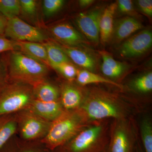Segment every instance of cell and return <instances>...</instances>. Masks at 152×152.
I'll list each match as a JSON object with an SVG mask.
<instances>
[{
    "instance_id": "cb8c5ba5",
    "label": "cell",
    "mask_w": 152,
    "mask_h": 152,
    "mask_svg": "<svg viewBox=\"0 0 152 152\" xmlns=\"http://www.w3.org/2000/svg\"><path fill=\"white\" fill-rule=\"evenodd\" d=\"M132 86L139 92L147 93L152 91V72H149L137 78L132 83Z\"/></svg>"
},
{
    "instance_id": "2e32d148",
    "label": "cell",
    "mask_w": 152,
    "mask_h": 152,
    "mask_svg": "<svg viewBox=\"0 0 152 152\" xmlns=\"http://www.w3.org/2000/svg\"><path fill=\"white\" fill-rule=\"evenodd\" d=\"M116 3L108 6L103 12L100 21V39L104 43L110 39L114 30V14L117 8Z\"/></svg>"
},
{
    "instance_id": "836d02e7",
    "label": "cell",
    "mask_w": 152,
    "mask_h": 152,
    "mask_svg": "<svg viewBox=\"0 0 152 152\" xmlns=\"http://www.w3.org/2000/svg\"><path fill=\"white\" fill-rule=\"evenodd\" d=\"M94 1L93 0H80L79 1V5L81 7H86L91 5Z\"/></svg>"
},
{
    "instance_id": "ffe728a7",
    "label": "cell",
    "mask_w": 152,
    "mask_h": 152,
    "mask_svg": "<svg viewBox=\"0 0 152 152\" xmlns=\"http://www.w3.org/2000/svg\"><path fill=\"white\" fill-rule=\"evenodd\" d=\"M76 79L78 83L82 86L91 84L105 83L115 86L121 89L123 88V86L116 82L86 69L78 70Z\"/></svg>"
},
{
    "instance_id": "52a82bcc",
    "label": "cell",
    "mask_w": 152,
    "mask_h": 152,
    "mask_svg": "<svg viewBox=\"0 0 152 152\" xmlns=\"http://www.w3.org/2000/svg\"><path fill=\"white\" fill-rule=\"evenodd\" d=\"M4 36L15 42H45L48 38L42 31L18 17L8 20Z\"/></svg>"
},
{
    "instance_id": "4316f807",
    "label": "cell",
    "mask_w": 152,
    "mask_h": 152,
    "mask_svg": "<svg viewBox=\"0 0 152 152\" xmlns=\"http://www.w3.org/2000/svg\"><path fill=\"white\" fill-rule=\"evenodd\" d=\"M64 2L63 0H44L42 4L44 15L49 17L56 13L62 8Z\"/></svg>"
},
{
    "instance_id": "8fae6325",
    "label": "cell",
    "mask_w": 152,
    "mask_h": 152,
    "mask_svg": "<svg viewBox=\"0 0 152 152\" xmlns=\"http://www.w3.org/2000/svg\"><path fill=\"white\" fill-rule=\"evenodd\" d=\"M29 106L32 113L47 121H54L65 112L58 101L44 102L36 99L33 100Z\"/></svg>"
},
{
    "instance_id": "5b68a950",
    "label": "cell",
    "mask_w": 152,
    "mask_h": 152,
    "mask_svg": "<svg viewBox=\"0 0 152 152\" xmlns=\"http://www.w3.org/2000/svg\"><path fill=\"white\" fill-rule=\"evenodd\" d=\"M137 133L132 118L113 120L110 125V139L105 152H135Z\"/></svg>"
},
{
    "instance_id": "5bb4252c",
    "label": "cell",
    "mask_w": 152,
    "mask_h": 152,
    "mask_svg": "<svg viewBox=\"0 0 152 152\" xmlns=\"http://www.w3.org/2000/svg\"><path fill=\"white\" fill-rule=\"evenodd\" d=\"M71 61L84 69L92 72L96 66L94 58L89 54L75 47H69L58 44Z\"/></svg>"
},
{
    "instance_id": "ba28073f",
    "label": "cell",
    "mask_w": 152,
    "mask_h": 152,
    "mask_svg": "<svg viewBox=\"0 0 152 152\" xmlns=\"http://www.w3.org/2000/svg\"><path fill=\"white\" fill-rule=\"evenodd\" d=\"M152 33L149 30H144L126 40L120 48V54L126 58L140 56L152 46Z\"/></svg>"
},
{
    "instance_id": "8992f818",
    "label": "cell",
    "mask_w": 152,
    "mask_h": 152,
    "mask_svg": "<svg viewBox=\"0 0 152 152\" xmlns=\"http://www.w3.org/2000/svg\"><path fill=\"white\" fill-rule=\"evenodd\" d=\"M29 85L16 84L3 87L0 91V116L29 105L34 94L33 88Z\"/></svg>"
},
{
    "instance_id": "4dcf8cb0",
    "label": "cell",
    "mask_w": 152,
    "mask_h": 152,
    "mask_svg": "<svg viewBox=\"0 0 152 152\" xmlns=\"http://www.w3.org/2000/svg\"><path fill=\"white\" fill-rule=\"evenodd\" d=\"M117 7L123 13H130L133 11V3L130 0H119Z\"/></svg>"
},
{
    "instance_id": "1f68e13d",
    "label": "cell",
    "mask_w": 152,
    "mask_h": 152,
    "mask_svg": "<svg viewBox=\"0 0 152 152\" xmlns=\"http://www.w3.org/2000/svg\"><path fill=\"white\" fill-rule=\"evenodd\" d=\"M138 5L141 10L147 15L152 16V1L151 0H139Z\"/></svg>"
},
{
    "instance_id": "7a4b0ae2",
    "label": "cell",
    "mask_w": 152,
    "mask_h": 152,
    "mask_svg": "<svg viewBox=\"0 0 152 152\" xmlns=\"http://www.w3.org/2000/svg\"><path fill=\"white\" fill-rule=\"evenodd\" d=\"M8 75L20 82L34 86L45 81L48 66L17 50L4 53Z\"/></svg>"
},
{
    "instance_id": "30bf717a",
    "label": "cell",
    "mask_w": 152,
    "mask_h": 152,
    "mask_svg": "<svg viewBox=\"0 0 152 152\" xmlns=\"http://www.w3.org/2000/svg\"><path fill=\"white\" fill-rule=\"evenodd\" d=\"M52 36L61 45L75 47L86 44L87 42L81 34L67 23H61L51 28Z\"/></svg>"
},
{
    "instance_id": "f1b7e54d",
    "label": "cell",
    "mask_w": 152,
    "mask_h": 152,
    "mask_svg": "<svg viewBox=\"0 0 152 152\" xmlns=\"http://www.w3.org/2000/svg\"><path fill=\"white\" fill-rule=\"evenodd\" d=\"M17 50L15 41L8 39L5 36L0 35V56L7 52Z\"/></svg>"
},
{
    "instance_id": "e0dca14e",
    "label": "cell",
    "mask_w": 152,
    "mask_h": 152,
    "mask_svg": "<svg viewBox=\"0 0 152 152\" xmlns=\"http://www.w3.org/2000/svg\"><path fill=\"white\" fill-rule=\"evenodd\" d=\"M17 51L31 57L49 66L46 50L42 43L30 42H15Z\"/></svg>"
},
{
    "instance_id": "d6a6232c",
    "label": "cell",
    "mask_w": 152,
    "mask_h": 152,
    "mask_svg": "<svg viewBox=\"0 0 152 152\" xmlns=\"http://www.w3.org/2000/svg\"><path fill=\"white\" fill-rule=\"evenodd\" d=\"M7 21V19L0 13V35L4 36Z\"/></svg>"
},
{
    "instance_id": "44dd1931",
    "label": "cell",
    "mask_w": 152,
    "mask_h": 152,
    "mask_svg": "<svg viewBox=\"0 0 152 152\" xmlns=\"http://www.w3.org/2000/svg\"><path fill=\"white\" fill-rule=\"evenodd\" d=\"M42 43L46 50L49 66L63 63L71 62L67 55L58 44L48 40Z\"/></svg>"
},
{
    "instance_id": "9c48e42d",
    "label": "cell",
    "mask_w": 152,
    "mask_h": 152,
    "mask_svg": "<svg viewBox=\"0 0 152 152\" xmlns=\"http://www.w3.org/2000/svg\"><path fill=\"white\" fill-rule=\"evenodd\" d=\"M103 12L95 9L87 12L81 13L76 18V23L87 39L96 44L100 39V21Z\"/></svg>"
},
{
    "instance_id": "83f0119b",
    "label": "cell",
    "mask_w": 152,
    "mask_h": 152,
    "mask_svg": "<svg viewBox=\"0 0 152 152\" xmlns=\"http://www.w3.org/2000/svg\"><path fill=\"white\" fill-rule=\"evenodd\" d=\"M21 13L26 15H35L37 12V2L34 0H19Z\"/></svg>"
},
{
    "instance_id": "4fadbf2b",
    "label": "cell",
    "mask_w": 152,
    "mask_h": 152,
    "mask_svg": "<svg viewBox=\"0 0 152 152\" xmlns=\"http://www.w3.org/2000/svg\"><path fill=\"white\" fill-rule=\"evenodd\" d=\"M87 93L83 92L80 89L72 85H64L61 92L63 107L66 111L77 110L83 102Z\"/></svg>"
},
{
    "instance_id": "e575fe53",
    "label": "cell",
    "mask_w": 152,
    "mask_h": 152,
    "mask_svg": "<svg viewBox=\"0 0 152 152\" xmlns=\"http://www.w3.org/2000/svg\"><path fill=\"white\" fill-rule=\"evenodd\" d=\"M135 152H144L142 145L139 141V140H138L137 144H136Z\"/></svg>"
},
{
    "instance_id": "9a60e30c",
    "label": "cell",
    "mask_w": 152,
    "mask_h": 152,
    "mask_svg": "<svg viewBox=\"0 0 152 152\" xmlns=\"http://www.w3.org/2000/svg\"><path fill=\"white\" fill-rule=\"evenodd\" d=\"M142 28V25L136 19L129 17L123 18L117 22L114 28V39L116 42H121Z\"/></svg>"
},
{
    "instance_id": "d6986e66",
    "label": "cell",
    "mask_w": 152,
    "mask_h": 152,
    "mask_svg": "<svg viewBox=\"0 0 152 152\" xmlns=\"http://www.w3.org/2000/svg\"><path fill=\"white\" fill-rule=\"evenodd\" d=\"M33 94L36 100L44 102H57L59 96L57 87L45 81L34 86Z\"/></svg>"
},
{
    "instance_id": "ac0fdd59",
    "label": "cell",
    "mask_w": 152,
    "mask_h": 152,
    "mask_svg": "<svg viewBox=\"0 0 152 152\" xmlns=\"http://www.w3.org/2000/svg\"><path fill=\"white\" fill-rule=\"evenodd\" d=\"M102 59L101 70L105 76L112 79L121 77L126 71V66L124 64L115 59L107 52L100 51Z\"/></svg>"
},
{
    "instance_id": "484cf974",
    "label": "cell",
    "mask_w": 152,
    "mask_h": 152,
    "mask_svg": "<svg viewBox=\"0 0 152 152\" xmlns=\"http://www.w3.org/2000/svg\"><path fill=\"white\" fill-rule=\"evenodd\" d=\"M51 67L70 81L75 79L78 70L71 63H63L51 66Z\"/></svg>"
},
{
    "instance_id": "f546056e",
    "label": "cell",
    "mask_w": 152,
    "mask_h": 152,
    "mask_svg": "<svg viewBox=\"0 0 152 152\" xmlns=\"http://www.w3.org/2000/svg\"><path fill=\"white\" fill-rule=\"evenodd\" d=\"M8 75L4 54L0 56V91L5 86V83Z\"/></svg>"
},
{
    "instance_id": "3957f363",
    "label": "cell",
    "mask_w": 152,
    "mask_h": 152,
    "mask_svg": "<svg viewBox=\"0 0 152 152\" xmlns=\"http://www.w3.org/2000/svg\"><path fill=\"white\" fill-rule=\"evenodd\" d=\"M93 123L88 121L78 110L65 111L50 126L45 142L51 150L62 147Z\"/></svg>"
},
{
    "instance_id": "7c38bea8",
    "label": "cell",
    "mask_w": 152,
    "mask_h": 152,
    "mask_svg": "<svg viewBox=\"0 0 152 152\" xmlns=\"http://www.w3.org/2000/svg\"><path fill=\"white\" fill-rule=\"evenodd\" d=\"M45 121L33 113L27 116L22 126L23 137L26 140H32L48 133L50 126Z\"/></svg>"
},
{
    "instance_id": "7402d4cb",
    "label": "cell",
    "mask_w": 152,
    "mask_h": 152,
    "mask_svg": "<svg viewBox=\"0 0 152 152\" xmlns=\"http://www.w3.org/2000/svg\"><path fill=\"white\" fill-rule=\"evenodd\" d=\"M142 146L144 152H152V124L149 117H144L140 124Z\"/></svg>"
},
{
    "instance_id": "d4e9b609",
    "label": "cell",
    "mask_w": 152,
    "mask_h": 152,
    "mask_svg": "<svg viewBox=\"0 0 152 152\" xmlns=\"http://www.w3.org/2000/svg\"><path fill=\"white\" fill-rule=\"evenodd\" d=\"M16 128V123L14 121H7L0 124V150L14 134Z\"/></svg>"
},
{
    "instance_id": "6da1fadb",
    "label": "cell",
    "mask_w": 152,
    "mask_h": 152,
    "mask_svg": "<svg viewBox=\"0 0 152 152\" xmlns=\"http://www.w3.org/2000/svg\"><path fill=\"white\" fill-rule=\"evenodd\" d=\"M137 104L126 98L100 89L87 93L78 110L89 122L107 120L121 119L133 117L140 110Z\"/></svg>"
},
{
    "instance_id": "d590c367",
    "label": "cell",
    "mask_w": 152,
    "mask_h": 152,
    "mask_svg": "<svg viewBox=\"0 0 152 152\" xmlns=\"http://www.w3.org/2000/svg\"><path fill=\"white\" fill-rule=\"evenodd\" d=\"M23 152H37L35 151H33V150H26V151H24Z\"/></svg>"
},
{
    "instance_id": "603a6c76",
    "label": "cell",
    "mask_w": 152,
    "mask_h": 152,
    "mask_svg": "<svg viewBox=\"0 0 152 152\" xmlns=\"http://www.w3.org/2000/svg\"><path fill=\"white\" fill-rule=\"evenodd\" d=\"M20 13L19 0H0V13L8 20L18 17Z\"/></svg>"
},
{
    "instance_id": "277c9868",
    "label": "cell",
    "mask_w": 152,
    "mask_h": 152,
    "mask_svg": "<svg viewBox=\"0 0 152 152\" xmlns=\"http://www.w3.org/2000/svg\"><path fill=\"white\" fill-rule=\"evenodd\" d=\"M107 120L93 122L62 146V152H105L110 139Z\"/></svg>"
}]
</instances>
